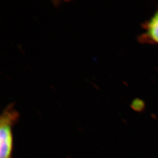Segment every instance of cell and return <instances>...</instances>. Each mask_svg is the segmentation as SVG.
Segmentation results:
<instances>
[{
  "label": "cell",
  "instance_id": "obj_1",
  "mask_svg": "<svg viewBox=\"0 0 158 158\" xmlns=\"http://www.w3.org/2000/svg\"><path fill=\"white\" fill-rule=\"evenodd\" d=\"M19 116L12 103L7 106L2 114L0 118V158H13L12 128Z\"/></svg>",
  "mask_w": 158,
  "mask_h": 158
},
{
  "label": "cell",
  "instance_id": "obj_2",
  "mask_svg": "<svg viewBox=\"0 0 158 158\" xmlns=\"http://www.w3.org/2000/svg\"><path fill=\"white\" fill-rule=\"evenodd\" d=\"M145 32L139 37L143 43L158 44V9L151 19L143 24Z\"/></svg>",
  "mask_w": 158,
  "mask_h": 158
}]
</instances>
